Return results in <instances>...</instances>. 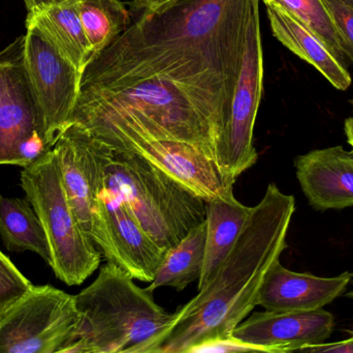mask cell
I'll return each instance as SVG.
<instances>
[{
	"label": "cell",
	"instance_id": "6da1fadb",
	"mask_svg": "<svg viewBox=\"0 0 353 353\" xmlns=\"http://www.w3.org/2000/svg\"><path fill=\"white\" fill-rule=\"evenodd\" d=\"M251 0H178L146 10L83 73L80 90L99 91L149 77L236 84Z\"/></svg>",
	"mask_w": 353,
	"mask_h": 353
},
{
	"label": "cell",
	"instance_id": "7a4b0ae2",
	"mask_svg": "<svg viewBox=\"0 0 353 353\" xmlns=\"http://www.w3.org/2000/svg\"><path fill=\"white\" fill-rule=\"evenodd\" d=\"M294 211V197L270 184L212 279L174 313L157 353H188L199 344L232 336L257 306L265 276L288 249Z\"/></svg>",
	"mask_w": 353,
	"mask_h": 353
},
{
	"label": "cell",
	"instance_id": "3957f363",
	"mask_svg": "<svg viewBox=\"0 0 353 353\" xmlns=\"http://www.w3.org/2000/svg\"><path fill=\"white\" fill-rule=\"evenodd\" d=\"M81 323L65 353H154L173 314L128 271L108 263L74 296Z\"/></svg>",
	"mask_w": 353,
	"mask_h": 353
},
{
	"label": "cell",
	"instance_id": "277c9868",
	"mask_svg": "<svg viewBox=\"0 0 353 353\" xmlns=\"http://www.w3.org/2000/svg\"><path fill=\"white\" fill-rule=\"evenodd\" d=\"M93 144L103 186L128 205L163 251L205 221V201L169 174L137 153L110 146L95 135Z\"/></svg>",
	"mask_w": 353,
	"mask_h": 353
},
{
	"label": "cell",
	"instance_id": "5b68a950",
	"mask_svg": "<svg viewBox=\"0 0 353 353\" xmlns=\"http://www.w3.org/2000/svg\"><path fill=\"white\" fill-rule=\"evenodd\" d=\"M21 187L43 224L56 277L68 286L84 283L99 269L101 252L70 209L52 149L24 167Z\"/></svg>",
	"mask_w": 353,
	"mask_h": 353
},
{
	"label": "cell",
	"instance_id": "8992f818",
	"mask_svg": "<svg viewBox=\"0 0 353 353\" xmlns=\"http://www.w3.org/2000/svg\"><path fill=\"white\" fill-rule=\"evenodd\" d=\"M70 124L84 126L110 146L141 155L205 201L234 196L236 182L194 145L141 134L105 118H80Z\"/></svg>",
	"mask_w": 353,
	"mask_h": 353
},
{
	"label": "cell",
	"instance_id": "52a82bcc",
	"mask_svg": "<svg viewBox=\"0 0 353 353\" xmlns=\"http://www.w3.org/2000/svg\"><path fill=\"white\" fill-rule=\"evenodd\" d=\"M80 323L74 296L33 285L0 321V353H65Z\"/></svg>",
	"mask_w": 353,
	"mask_h": 353
},
{
	"label": "cell",
	"instance_id": "ba28073f",
	"mask_svg": "<svg viewBox=\"0 0 353 353\" xmlns=\"http://www.w3.org/2000/svg\"><path fill=\"white\" fill-rule=\"evenodd\" d=\"M23 49L24 35L2 49L0 165L24 168L43 157L53 145L25 70Z\"/></svg>",
	"mask_w": 353,
	"mask_h": 353
},
{
	"label": "cell",
	"instance_id": "9c48e42d",
	"mask_svg": "<svg viewBox=\"0 0 353 353\" xmlns=\"http://www.w3.org/2000/svg\"><path fill=\"white\" fill-rule=\"evenodd\" d=\"M263 80L259 0H251L242 66L223 138L216 153V164L220 171L234 182L254 166L259 159L253 145V132L263 93Z\"/></svg>",
	"mask_w": 353,
	"mask_h": 353
},
{
	"label": "cell",
	"instance_id": "30bf717a",
	"mask_svg": "<svg viewBox=\"0 0 353 353\" xmlns=\"http://www.w3.org/2000/svg\"><path fill=\"white\" fill-rule=\"evenodd\" d=\"M92 240L108 263L146 283L153 281L165 254L143 229L128 205L103 186L101 176Z\"/></svg>",
	"mask_w": 353,
	"mask_h": 353
},
{
	"label": "cell",
	"instance_id": "8fae6325",
	"mask_svg": "<svg viewBox=\"0 0 353 353\" xmlns=\"http://www.w3.org/2000/svg\"><path fill=\"white\" fill-rule=\"evenodd\" d=\"M25 70L45 120L52 145L68 126L80 93L82 73L37 27L26 25Z\"/></svg>",
	"mask_w": 353,
	"mask_h": 353
},
{
	"label": "cell",
	"instance_id": "7c38bea8",
	"mask_svg": "<svg viewBox=\"0 0 353 353\" xmlns=\"http://www.w3.org/2000/svg\"><path fill=\"white\" fill-rule=\"evenodd\" d=\"M335 327L333 314L316 311H267L252 313L232 332V336L259 346L263 352H303L325 343Z\"/></svg>",
	"mask_w": 353,
	"mask_h": 353
},
{
	"label": "cell",
	"instance_id": "4fadbf2b",
	"mask_svg": "<svg viewBox=\"0 0 353 353\" xmlns=\"http://www.w3.org/2000/svg\"><path fill=\"white\" fill-rule=\"evenodd\" d=\"M52 151L59 167L70 209L83 231L92 240L101 180L93 135L80 124H68L58 135Z\"/></svg>",
	"mask_w": 353,
	"mask_h": 353
},
{
	"label": "cell",
	"instance_id": "5bb4252c",
	"mask_svg": "<svg viewBox=\"0 0 353 353\" xmlns=\"http://www.w3.org/2000/svg\"><path fill=\"white\" fill-rule=\"evenodd\" d=\"M296 178L316 211L353 207V151L343 146L316 149L294 160Z\"/></svg>",
	"mask_w": 353,
	"mask_h": 353
},
{
	"label": "cell",
	"instance_id": "9a60e30c",
	"mask_svg": "<svg viewBox=\"0 0 353 353\" xmlns=\"http://www.w3.org/2000/svg\"><path fill=\"white\" fill-rule=\"evenodd\" d=\"M350 271L337 277L296 273L278 260L265 276L257 306L267 311H316L341 296L352 282Z\"/></svg>",
	"mask_w": 353,
	"mask_h": 353
},
{
	"label": "cell",
	"instance_id": "2e32d148",
	"mask_svg": "<svg viewBox=\"0 0 353 353\" xmlns=\"http://www.w3.org/2000/svg\"><path fill=\"white\" fill-rule=\"evenodd\" d=\"M276 39L292 53L316 68L335 88L346 90L352 77L345 64L340 61L325 44L306 25L271 0H263Z\"/></svg>",
	"mask_w": 353,
	"mask_h": 353
},
{
	"label": "cell",
	"instance_id": "e0dca14e",
	"mask_svg": "<svg viewBox=\"0 0 353 353\" xmlns=\"http://www.w3.org/2000/svg\"><path fill=\"white\" fill-rule=\"evenodd\" d=\"M26 25L37 27L82 74L94 58L81 22L77 0L28 12Z\"/></svg>",
	"mask_w": 353,
	"mask_h": 353
},
{
	"label": "cell",
	"instance_id": "ac0fdd59",
	"mask_svg": "<svg viewBox=\"0 0 353 353\" xmlns=\"http://www.w3.org/2000/svg\"><path fill=\"white\" fill-rule=\"evenodd\" d=\"M252 207L242 204L236 197L205 201V258L197 289H201L230 254L250 217Z\"/></svg>",
	"mask_w": 353,
	"mask_h": 353
},
{
	"label": "cell",
	"instance_id": "d6986e66",
	"mask_svg": "<svg viewBox=\"0 0 353 353\" xmlns=\"http://www.w3.org/2000/svg\"><path fill=\"white\" fill-rule=\"evenodd\" d=\"M0 238L8 251H31L51 265V251L43 224L27 198L0 195Z\"/></svg>",
	"mask_w": 353,
	"mask_h": 353
},
{
	"label": "cell",
	"instance_id": "ffe728a7",
	"mask_svg": "<svg viewBox=\"0 0 353 353\" xmlns=\"http://www.w3.org/2000/svg\"><path fill=\"white\" fill-rule=\"evenodd\" d=\"M205 220L165 252L154 279L146 287L147 292L154 294L155 290L163 287L182 292L189 284L199 281L205 258Z\"/></svg>",
	"mask_w": 353,
	"mask_h": 353
},
{
	"label": "cell",
	"instance_id": "44dd1931",
	"mask_svg": "<svg viewBox=\"0 0 353 353\" xmlns=\"http://www.w3.org/2000/svg\"><path fill=\"white\" fill-rule=\"evenodd\" d=\"M94 57L128 28L130 15L120 0H77Z\"/></svg>",
	"mask_w": 353,
	"mask_h": 353
},
{
	"label": "cell",
	"instance_id": "7402d4cb",
	"mask_svg": "<svg viewBox=\"0 0 353 353\" xmlns=\"http://www.w3.org/2000/svg\"><path fill=\"white\" fill-rule=\"evenodd\" d=\"M296 17L315 33L330 51L345 64L346 54L341 37L325 0H271Z\"/></svg>",
	"mask_w": 353,
	"mask_h": 353
},
{
	"label": "cell",
	"instance_id": "603a6c76",
	"mask_svg": "<svg viewBox=\"0 0 353 353\" xmlns=\"http://www.w3.org/2000/svg\"><path fill=\"white\" fill-rule=\"evenodd\" d=\"M32 286L12 260L0 250V321Z\"/></svg>",
	"mask_w": 353,
	"mask_h": 353
},
{
	"label": "cell",
	"instance_id": "cb8c5ba5",
	"mask_svg": "<svg viewBox=\"0 0 353 353\" xmlns=\"http://www.w3.org/2000/svg\"><path fill=\"white\" fill-rule=\"evenodd\" d=\"M325 2L341 37L346 57L353 64V8L341 0H325Z\"/></svg>",
	"mask_w": 353,
	"mask_h": 353
},
{
	"label": "cell",
	"instance_id": "d4e9b609",
	"mask_svg": "<svg viewBox=\"0 0 353 353\" xmlns=\"http://www.w3.org/2000/svg\"><path fill=\"white\" fill-rule=\"evenodd\" d=\"M263 352L259 346L247 343L230 336L224 339L212 340L191 348L188 353Z\"/></svg>",
	"mask_w": 353,
	"mask_h": 353
},
{
	"label": "cell",
	"instance_id": "484cf974",
	"mask_svg": "<svg viewBox=\"0 0 353 353\" xmlns=\"http://www.w3.org/2000/svg\"><path fill=\"white\" fill-rule=\"evenodd\" d=\"M305 352L353 353V334L348 339L335 343H323L305 348Z\"/></svg>",
	"mask_w": 353,
	"mask_h": 353
},
{
	"label": "cell",
	"instance_id": "4316f807",
	"mask_svg": "<svg viewBox=\"0 0 353 353\" xmlns=\"http://www.w3.org/2000/svg\"><path fill=\"white\" fill-rule=\"evenodd\" d=\"M134 3L146 10H157L170 6L178 0H134Z\"/></svg>",
	"mask_w": 353,
	"mask_h": 353
},
{
	"label": "cell",
	"instance_id": "83f0119b",
	"mask_svg": "<svg viewBox=\"0 0 353 353\" xmlns=\"http://www.w3.org/2000/svg\"><path fill=\"white\" fill-rule=\"evenodd\" d=\"M66 0H24L28 12L39 10V8H47V6H53V4L61 3Z\"/></svg>",
	"mask_w": 353,
	"mask_h": 353
},
{
	"label": "cell",
	"instance_id": "f1b7e54d",
	"mask_svg": "<svg viewBox=\"0 0 353 353\" xmlns=\"http://www.w3.org/2000/svg\"><path fill=\"white\" fill-rule=\"evenodd\" d=\"M344 131H345L346 138L348 143L352 146L353 151V117L347 118L344 124Z\"/></svg>",
	"mask_w": 353,
	"mask_h": 353
},
{
	"label": "cell",
	"instance_id": "f546056e",
	"mask_svg": "<svg viewBox=\"0 0 353 353\" xmlns=\"http://www.w3.org/2000/svg\"><path fill=\"white\" fill-rule=\"evenodd\" d=\"M2 68H3V51H0V97H1Z\"/></svg>",
	"mask_w": 353,
	"mask_h": 353
},
{
	"label": "cell",
	"instance_id": "4dcf8cb0",
	"mask_svg": "<svg viewBox=\"0 0 353 353\" xmlns=\"http://www.w3.org/2000/svg\"><path fill=\"white\" fill-rule=\"evenodd\" d=\"M341 1L347 4V6H352L353 8V0H341Z\"/></svg>",
	"mask_w": 353,
	"mask_h": 353
},
{
	"label": "cell",
	"instance_id": "1f68e13d",
	"mask_svg": "<svg viewBox=\"0 0 353 353\" xmlns=\"http://www.w3.org/2000/svg\"><path fill=\"white\" fill-rule=\"evenodd\" d=\"M348 296H350V298H353V290L352 292H350V294H348Z\"/></svg>",
	"mask_w": 353,
	"mask_h": 353
}]
</instances>
